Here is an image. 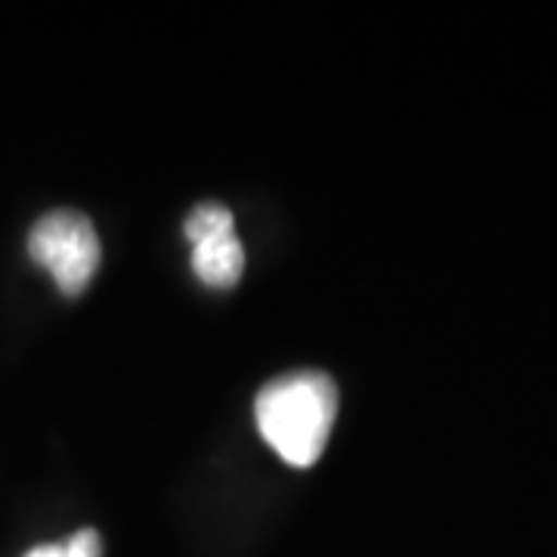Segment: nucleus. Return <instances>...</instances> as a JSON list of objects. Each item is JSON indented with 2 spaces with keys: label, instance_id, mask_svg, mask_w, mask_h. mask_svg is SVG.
<instances>
[{
  "label": "nucleus",
  "instance_id": "4",
  "mask_svg": "<svg viewBox=\"0 0 557 557\" xmlns=\"http://www.w3.org/2000/svg\"><path fill=\"white\" fill-rule=\"evenodd\" d=\"M223 233H233V214L220 201H205L186 220V239L193 245L211 236H223Z\"/></svg>",
  "mask_w": 557,
  "mask_h": 557
},
{
  "label": "nucleus",
  "instance_id": "2",
  "mask_svg": "<svg viewBox=\"0 0 557 557\" xmlns=\"http://www.w3.org/2000/svg\"><path fill=\"white\" fill-rule=\"evenodd\" d=\"M28 255L44 270H50L62 295H81L100 270V236L94 223L78 211H50L32 226Z\"/></svg>",
  "mask_w": 557,
  "mask_h": 557
},
{
  "label": "nucleus",
  "instance_id": "3",
  "mask_svg": "<svg viewBox=\"0 0 557 557\" xmlns=\"http://www.w3.org/2000/svg\"><path fill=\"white\" fill-rule=\"evenodd\" d=\"M193 270L205 285L230 288L242 278L245 270V248L236 233L211 236L193 245Z\"/></svg>",
  "mask_w": 557,
  "mask_h": 557
},
{
  "label": "nucleus",
  "instance_id": "5",
  "mask_svg": "<svg viewBox=\"0 0 557 557\" xmlns=\"http://www.w3.org/2000/svg\"><path fill=\"white\" fill-rule=\"evenodd\" d=\"M25 557H102V542L97 530H78L69 542H47Z\"/></svg>",
  "mask_w": 557,
  "mask_h": 557
},
{
  "label": "nucleus",
  "instance_id": "1",
  "mask_svg": "<svg viewBox=\"0 0 557 557\" xmlns=\"http://www.w3.org/2000/svg\"><path fill=\"white\" fill-rule=\"evenodd\" d=\"M260 437L292 468L317 465L338 418V387L322 372L270 381L255 399Z\"/></svg>",
  "mask_w": 557,
  "mask_h": 557
}]
</instances>
